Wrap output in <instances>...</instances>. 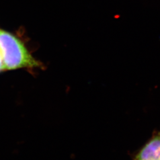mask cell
Here are the masks:
<instances>
[{"label":"cell","instance_id":"cell-1","mask_svg":"<svg viewBox=\"0 0 160 160\" xmlns=\"http://www.w3.org/2000/svg\"><path fill=\"white\" fill-rule=\"evenodd\" d=\"M0 53L6 69L42 68L43 65L29 52L21 39L0 29Z\"/></svg>","mask_w":160,"mask_h":160},{"label":"cell","instance_id":"cell-2","mask_svg":"<svg viewBox=\"0 0 160 160\" xmlns=\"http://www.w3.org/2000/svg\"><path fill=\"white\" fill-rule=\"evenodd\" d=\"M135 160H160V130L153 133L138 151Z\"/></svg>","mask_w":160,"mask_h":160},{"label":"cell","instance_id":"cell-3","mask_svg":"<svg viewBox=\"0 0 160 160\" xmlns=\"http://www.w3.org/2000/svg\"><path fill=\"white\" fill-rule=\"evenodd\" d=\"M4 70H6V68H5L4 62L2 60V56L0 53V72L2 71H4Z\"/></svg>","mask_w":160,"mask_h":160}]
</instances>
